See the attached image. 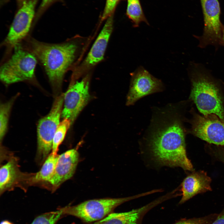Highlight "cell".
I'll return each instance as SVG.
<instances>
[{
  "instance_id": "6da1fadb",
  "label": "cell",
  "mask_w": 224,
  "mask_h": 224,
  "mask_svg": "<svg viewBox=\"0 0 224 224\" xmlns=\"http://www.w3.org/2000/svg\"><path fill=\"white\" fill-rule=\"evenodd\" d=\"M162 112L154 119L149 131L148 142L152 155L161 165L193 171L186 154L185 130L180 115L173 109Z\"/></svg>"
},
{
  "instance_id": "7a4b0ae2",
  "label": "cell",
  "mask_w": 224,
  "mask_h": 224,
  "mask_svg": "<svg viewBox=\"0 0 224 224\" xmlns=\"http://www.w3.org/2000/svg\"><path fill=\"white\" fill-rule=\"evenodd\" d=\"M30 52L44 67L49 80L55 90L62 85L64 75L75 58L78 49L77 42L49 44L29 40Z\"/></svg>"
},
{
  "instance_id": "3957f363",
  "label": "cell",
  "mask_w": 224,
  "mask_h": 224,
  "mask_svg": "<svg viewBox=\"0 0 224 224\" xmlns=\"http://www.w3.org/2000/svg\"><path fill=\"white\" fill-rule=\"evenodd\" d=\"M193 67L190 99L203 116L214 114L224 121V101L218 82L199 65Z\"/></svg>"
},
{
  "instance_id": "277c9868",
  "label": "cell",
  "mask_w": 224,
  "mask_h": 224,
  "mask_svg": "<svg viewBox=\"0 0 224 224\" xmlns=\"http://www.w3.org/2000/svg\"><path fill=\"white\" fill-rule=\"evenodd\" d=\"M143 193L132 196L88 200L73 206L59 209L63 215L77 217L87 222L99 221L110 214L116 207L129 201L149 195Z\"/></svg>"
},
{
  "instance_id": "5b68a950",
  "label": "cell",
  "mask_w": 224,
  "mask_h": 224,
  "mask_svg": "<svg viewBox=\"0 0 224 224\" xmlns=\"http://www.w3.org/2000/svg\"><path fill=\"white\" fill-rule=\"evenodd\" d=\"M14 49L12 55L0 68V79L6 84L30 80L35 77L36 58L19 44Z\"/></svg>"
},
{
  "instance_id": "8992f818",
  "label": "cell",
  "mask_w": 224,
  "mask_h": 224,
  "mask_svg": "<svg viewBox=\"0 0 224 224\" xmlns=\"http://www.w3.org/2000/svg\"><path fill=\"white\" fill-rule=\"evenodd\" d=\"M63 96L62 94L56 97L49 112L38 122L36 159L40 164L45 161L52 150L53 139L62 116Z\"/></svg>"
},
{
  "instance_id": "52a82bcc",
  "label": "cell",
  "mask_w": 224,
  "mask_h": 224,
  "mask_svg": "<svg viewBox=\"0 0 224 224\" xmlns=\"http://www.w3.org/2000/svg\"><path fill=\"white\" fill-rule=\"evenodd\" d=\"M204 18L202 36L194 35L199 41L198 46L204 48L209 45L216 48L221 45L222 24L220 20V7L218 0H200Z\"/></svg>"
},
{
  "instance_id": "ba28073f",
  "label": "cell",
  "mask_w": 224,
  "mask_h": 224,
  "mask_svg": "<svg viewBox=\"0 0 224 224\" xmlns=\"http://www.w3.org/2000/svg\"><path fill=\"white\" fill-rule=\"evenodd\" d=\"M190 123L193 134L209 143L224 147V121L217 116L195 113Z\"/></svg>"
},
{
  "instance_id": "9c48e42d",
  "label": "cell",
  "mask_w": 224,
  "mask_h": 224,
  "mask_svg": "<svg viewBox=\"0 0 224 224\" xmlns=\"http://www.w3.org/2000/svg\"><path fill=\"white\" fill-rule=\"evenodd\" d=\"M89 84L88 75L79 81H72L64 95L61 116L69 119L71 124L89 100Z\"/></svg>"
},
{
  "instance_id": "30bf717a",
  "label": "cell",
  "mask_w": 224,
  "mask_h": 224,
  "mask_svg": "<svg viewBox=\"0 0 224 224\" xmlns=\"http://www.w3.org/2000/svg\"><path fill=\"white\" fill-rule=\"evenodd\" d=\"M39 0H29L18 8L4 43L14 48L26 36L35 17V9Z\"/></svg>"
},
{
  "instance_id": "8fae6325",
  "label": "cell",
  "mask_w": 224,
  "mask_h": 224,
  "mask_svg": "<svg viewBox=\"0 0 224 224\" xmlns=\"http://www.w3.org/2000/svg\"><path fill=\"white\" fill-rule=\"evenodd\" d=\"M131 75L127 105H133L141 98L163 90L161 81L153 77L142 67L138 68Z\"/></svg>"
},
{
  "instance_id": "7c38bea8",
  "label": "cell",
  "mask_w": 224,
  "mask_h": 224,
  "mask_svg": "<svg viewBox=\"0 0 224 224\" xmlns=\"http://www.w3.org/2000/svg\"><path fill=\"white\" fill-rule=\"evenodd\" d=\"M113 14L107 19L87 56L75 70L72 76L74 80L102 60L107 48L113 26Z\"/></svg>"
},
{
  "instance_id": "4fadbf2b",
  "label": "cell",
  "mask_w": 224,
  "mask_h": 224,
  "mask_svg": "<svg viewBox=\"0 0 224 224\" xmlns=\"http://www.w3.org/2000/svg\"><path fill=\"white\" fill-rule=\"evenodd\" d=\"M79 153L74 149L59 155L54 174L49 181L54 190L74 175L77 165Z\"/></svg>"
},
{
  "instance_id": "5bb4252c",
  "label": "cell",
  "mask_w": 224,
  "mask_h": 224,
  "mask_svg": "<svg viewBox=\"0 0 224 224\" xmlns=\"http://www.w3.org/2000/svg\"><path fill=\"white\" fill-rule=\"evenodd\" d=\"M211 178L203 170L194 172L188 175L180 186L182 197L179 204H182L200 193L211 191Z\"/></svg>"
},
{
  "instance_id": "9a60e30c",
  "label": "cell",
  "mask_w": 224,
  "mask_h": 224,
  "mask_svg": "<svg viewBox=\"0 0 224 224\" xmlns=\"http://www.w3.org/2000/svg\"><path fill=\"white\" fill-rule=\"evenodd\" d=\"M163 202L162 198L159 197L138 208L126 212L110 213L94 224H142L146 213Z\"/></svg>"
},
{
  "instance_id": "2e32d148",
  "label": "cell",
  "mask_w": 224,
  "mask_h": 224,
  "mask_svg": "<svg viewBox=\"0 0 224 224\" xmlns=\"http://www.w3.org/2000/svg\"><path fill=\"white\" fill-rule=\"evenodd\" d=\"M29 175L24 174L20 171L17 160L15 157L11 158L0 168V194L12 189L22 181L25 180L28 183L31 175Z\"/></svg>"
},
{
  "instance_id": "e0dca14e",
  "label": "cell",
  "mask_w": 224,
  "mask_h": 224,
  "mask_svg": "<svg viewBox=\"0 0 224 224\" xmlns=\"http://www.w3.org/2000/svg\"><path fill=\"white\" fill-rule=\"evenodd\" d=\"M58 156L52 153L49 154L40 171L31 175L28 184H34L41 182H49L54 174Z\"/></svg>"
},
{
  "instance_id": "ac0fdd59",
  "label": "cell",
  "mask_w": 224,
  "mask_h": 224,
  "mask_svg": "<svg viewBox=\"0 0 224 224\" xmlns=\"http://www.w3.org/2000/svg\"><path fill=\"white\" fill-rule=\"evenodd\" d=\"M126 14L134 27H138L142 22L149 25L139 0H127Z\"/></svg>"
},
{
  "instance_id": "d6986e66",
  "label": "cell",
  "mask_w": 224,
  "mask_h": 224,
  "mask_svg": "<svg viewBox=\"0 0 224 224\" xmlns=\"http://www.w3.org/2000/svg\"><path fill=\"white\" fill-rule=\"evenodd\" d=\"M71 124L70 121L66 118L60 122L54 137L52 146V152L57 154L59 146L63 141L66 133Z\"/></svg>"
},
{
  "instance_id": "ffe728a7",
  "label": "cell",
  "mask_w": 224,
  "mask_h": 224,
  "mask_svg": "<svg viewBox=\"0 0 224 224\" xmlns=\"http://www.w3.org/2000/svg\"><path fill=\"white\" fill-rule=\"evenodd\" d=\"M16 97L0 105V139L1 142L6 133L7 128L10 112Z\"/></svg>"
},
{
  "instance_id": "44dd1931",
  "label": "cell",
  "mask_w": 224,
  "mask_h": 224,
  "mask_svg": "<svg viewBox=\"0 0 224 224\" xmlns=\"http://www.w3.org/2000/svg\"><path fill=\"white\" fill-rule=\"evenodd\" d=\"M63 215L59 209L56 211L48 212L36 217L31 224H56Z\"/></svg>"
},
{
  "instance_id": "7402d4cb",
  "label": "cell",
  "mask_w": 224,
  "mask_h": 224,
  "mask_svg": "<svg viewBox=\"0 0 224 224\" xmlns=\"http://www.w3.org/2000/svg\"><path fill=\"white\" fill-rule=\"evenodd\" d=\"M216 217L215 215L199 218L180 220L173 224H211Z\"/></svg>"
},
{
  "instance_id": "603a6c76",
  "label": "cell",
  "mask_w": 224,
  "mask_h": 224,
  "mask_svg": "<svg viewBox=\"0 0 224 224\" xmlns=\"http://www.w3.org/2000/svg\"><path fill=\"white\" fill-rule=\"evenodd\" d=\"M119 0H106L101 21L106 19L109 16L113 14L114 9Z\"/></svg>"
},
{
  "instance_id": "cb8c5ba5",
  "label": "cell",
  "mask_w": 224,
  "mask_h": 224,
  "mask_svg": "<svg viewBox=\"0 0 224 224\" xmlns=\"http://www.w3.org/2000/svg\"><path fill=\"white\" fill-rule=\"evenodd\" d=\"M61 1L62 0H42L36 13L35 17L36 20L39 18L54 3Z\"/></svg>"
},
{
  "instance_id": "d4e9b609",
  "label": "cell",
  "mask_w": 224,
  "mask_h": 224,
  "mask_svg": "<svg viewBox=\"0 0 224 224\" xmlns=\"http://www.w3.org/2000/svg\"><path fill=\"white\" fill-rule=\"evenodd\" d=\"M211 224H224V212L217 215Z\"/></svg>"
},
{
  "instance_id": "484cf974",
  "label": "cell",
  "mask_w": 224,
  "mask_h": 224,
  "mask_svg": "<svg viewBox=\"0 0 224 224\" xmlns=\"http://www.w3.org/2000/svg\"><path fill=\"white\" fill-rule=\"evenodd\" d=\"M219 149L218 151V154L221 157L222 161L224 162V147Z\"/></svg>"
},
{
  "instance_id": "4316f807",
  "label": "cell",
  "mask_w": 224,
  "mask_h": 224,
  "mask_svg": "<svg viewBox=\"0 0 224 224\" xmlns=\"http://www.w3.org/2000/svg\"><path fill=\"white\" fill-rule=\"evenodd\" d=\"M221 45L224 46V25H222V37Z\"/></svg>"
},
{
  "instance_id": "83f0119b",
  "label": "cell",
  "mask_w": 224,
  "mask_h": 224,
  "mask_svg": "<svg viewBox=\"0 0 224 224\" xmlns=\"http://www.w3.org/2000/svg\"><path fill=\"white\" fill-rule=\"evenodd\" d=\"M28 0H16L18 8L21 7L24 2Z\"/></svg>"
},
{
  "instance_id": "f1b7e54d",
  "label": "cell",
  "mask_w": 224,
  "mask_h": 224,
  "mask_svg": "<svg viewBox=\"0 0 224 224\" xmlns=\"http://www.w3.org/2000/svg\"><path fill=\"white\" fill-rule=\"evenodd\" d=\"M0 224H13L11 222L8 221V220H4L2 221Z\"/></svg>"
}]
</instances>
